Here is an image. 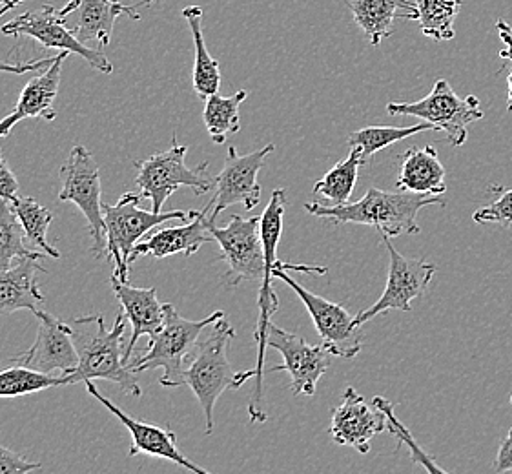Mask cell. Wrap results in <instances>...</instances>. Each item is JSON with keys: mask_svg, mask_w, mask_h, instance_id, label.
Wrapping results in <instances>:
<instances>
[{"mask_svg": "<svg viewBox=\"0 0 512 474\" xmlns=\"http://www.w3.org/2000/svg\"><path fill=\"white\" fill-rule=\"evenodd\" d=\"M155 0H143V2H139L135 8H143V6H150V4H154Z\"/></svg>", "mask_w": 512, "mask_h": 474, "instance_id": "43", "label": "cell"}, {"mask_svg": "<svg viewBox=\"0 0 512 474\" xmlns=\"http://www.w3.org/2000/svg\"><path fill=\"white\" fill-rule=\"evenodd\" d=\"M86 391H88V394H92L97 402H101V405H104L119 422L123 423L124 427L128 429V433L132 434L134 444L128 451V458H134L137 454L143 453L148 454V456L163 458L168 462H174L175 465L183 467L190 473L208 474L206 469L192 464L185 454L177 449V436L170 427L163 429V427H157L152 423L135 420L130 414L124 413L123 409H119L110 398H106L101 392L97 391L93 382H86Z\"/></svg>", "mask_w": 512, "mask_h": 474, "instance_id": "18", "label": "cell"}, {"mask_svg": "<svg viewBox=\"0 0 512 474\" xmlns=\"http://www.w3.org/2000/svg\"><path fill=\"white\" fill-rule=\"evenodd\" d=\"M268 347L283 356V363L270 372H287L294 396H314L321 376L327 372L334 354L325 345H310L305 338L270 323Z\"/></svg>", "mask_w": 512, "mask_h": 474, "instance_id": "15", "label": "cell"}, {"mask_svg": "<svg viewBox=\"0 0 512 474\" xmlns=\"http://www.w3.org/2000/svg\"><path fill=\"white\" fill-rule=\"evenodd\" d=\"M2 33L10 37H30L39 42L46 50H61V52L81 55L84 61L103 73H112V62L99 50H92L82 44L75 33L68 28V22L52 4L42 6L41 10L26 11L19 17L11 19L2 26Z\"/></svg>", "mask_w": 512, "mask_h": 474, "instance_id": "14", "label": "cell"}, {"mask_svg": "<svg viewBox=\"0 0 512 474\" xmlns=\"http://www.w3.org/2000/svg\"><path fill=\"white\" fill-rule=\"evenodd\" d=\"M164 321L152 336H148V349L134 354L128 361V369L139 372L163 369V376L159 383L172 389L181 387L183 371H185L186 358L194 351L201 334L216 321L225 318L223 310H216L205 320H185L172 303H164Z\"/></svg>", "mask_w": 512, "mask_h": 474, "instance_id": "3", "label": "cell"}, {"mask_svg": "<svg viewBox=\"0 0 512 474\" xmlns=\"http://www.w3.org/2000/svg\"><path fill=\"white\" fill-rule=\"evenodd\" d=\"M61 385H68L66 376H53L17 363L11 369L0 371V398H19Z\"/></svg>", "mask_w": 512, "mask_h": 474, "instance_id": "33", "label": "cell"}, {"mask_svg": "<svg viewBox=\"0 0 512 474\" xmlns=\"http://www.w3.org/2000/svg\"><path fill=\"white\" fill-rule=\"evenodd\" d=\"M13 210L19 217L26 239L31 245L41 248L42 252H46V256L50 258L61 259V252L53 248L46 237L53 221L52 212L42 207L37 199L28 196H21L17 201H13Z\"/></svg>", "mask_w": 512, "mask_h": 474, "instance_id": "32", "label": "cell"}, {"mask_svg": "<svg viewBox=\"0 0 512 474\" xmlns=\"http://www.w3.org/2000/svg\"><path fill=\"white\" fill-rule=\"evenodd\" d=\"M35 316L39 320L35 343L28 351L10 358L11 363L46 374L55 371H61L62 376L72 374L79 365V351L73 340L72 325L57 320L50 312L42 309Z\"/></svg>", "mask_w": 512, "mask_h": 474, "instance_id": "16", "label": "cell"}, {"mask_svg": "<svg viewBox=\"0 0 512 474\" xmlns=\"http://www.w3.org/2000/svg\"><path fill=\"white\" fill-rule=\"evenodd\" d=\"M59 13L82 44L97 42L101 48L112 41L113 24L119 15L141 21L135 6H124L119 0H72Z\"/></svg>", "mask_w": 512, "mask_h": 474, "instance_id": "19", "label": "cell"}, {"mask_svg": "<svg viewBox=\"0 0 512 474\" xmlns=\"http://www.w3.org/2000/svg\"><path fill=\"white\" fill-rule=\"evenodd\" d=\"M418 24L425 37L432 41H452L456 37L454 22L460 15L461 0H416Z\"/></svg>", "mask_w": 512, "mask_h": 474, "instance_id": "31", "label": "cell"}, {"mask_svg": "<svg viewBox=\"0 0 512 474\" xmlns=\"http://www.w3.org/2000/svg\"><path fill=\"white\" fill-rule=\"evenodd\" d=\"M354 22L372 46L389 39L396 21L418 22V6L412 0H350Z\"/></svg>", "mask_w": 512, "mask_h": 474, "instance_id": "23", "label": "cell"}, {"mask_svg": "<svg viewBox=\"0 0 512 474\" xmlns=\"http://www.w3.org/2000/svg\"><path fill=\"white\" fill-rule=\"evenodd\" d=\"M509 471H512V429H509V434L500 445L498 456L494 460V473L503 474Z\"/></svg>", "mask_w": 512, "mask_h": 474, "instance_id": "39", "label": "cell"}, {"mask_svg": "<svg viewBox=\"0 0 512 474\" xmlns=\"http://www.w3.org/2000/svg\"><path fill=\"white\" fill-rule=\"evenodd\" d=\"M186 152L188 148L177 145L174 135V143L166 152L150 155L143 161H135V183L139 186L143 199L152 201L154 212H163L168 197L181 186L192 188L195 196H205L206 192L216 186V179L208 174V161L190 168L185 163Z\"/></svg>", "mask_w": 512, "mask_h": 474, "instance_id": "8", "label": "cell"}, {"mask_svg": "<svg viewBox=\"0 0 512 474\" xmlns=\"http://www.w3.org/2000/svg\"><path fill=\"white\" fill-rule=\"evenodd\" d=\"M62 190L59 201H70L81 210L90 234L93 237L92 254L95 258H103L106 250V232H104L103 183L101 170L88 148L73 146L68 161L61 168Z\"/></svg>", "mask_w": 512, "mask_h": 474, "instance_id": "10", "label": "cell"}, {"mask_svg": "<svg viewBox=\"0 0 512 474\" xmlns=\"http://www.w3.org/2000/svg\"><path fill=\"white\" fill-rule=\"evenodd\" d=\"M0 197L8 201H17L19 199V181L15 174L11 172L10 165L6 163L2 150H0Z\"/></svg>", "mask_w": 512, "mask_h": 474, "instance_id": "37", "label": "cell"}, {"mask_svg": "<svg viewBox=\"0 0 512 474\" xmlns=\"http://www.w3.org/2000/svg\"><path fill=\"white\" fill-rule=\"evenodd\" d=\"M68 55L70 52L59 53L57 61L28 81L19 95V101L15 104L13 112L0 121V139L8 137L13 126L21 123L22 119H30V117L42 119V121L57 119L53 103L57 99L59 86H61L62 62Z\"/></svg>", "mask_w": 512, "mask_h": 474, "instance_id": "20", "label": "cell"}, {"mask_svg": "<svg viewBox=\"0 0 512 474\" xmlns=\"http://www.w3.org/2000/svg\"><path fill=\"white\" fill-rule=\"evenodd\" d=\"M507 84H509V106L512 104V72L509 75V79H507Z\"/></svg>", "mask_w": 512, "mask_h": 474, "instance_id": "42", "label": "cell"}, {"mask_svg": "<svg viewBox=\"0 0 512 474\" xmlns=\"http://www.w3.org/2000/svg\"><path fill=\"white\" fill-rule=\"evenodd\" d=\"M183 17L188 22L195 48L194 84L195 93L199 99L206 101L210 95L219 92L221 88V70L219 62L210 55L206 48L205 33H203V10L199 6H188L183 10Z\"/></svg>", "mask_w": 512, "mask_h": 474, "instance_id": "26", "label": "cell"}, {"mask_svg": "<svg viewBox=\"0 0 512 474\" xmlns=\"http://www.w3.org/2000/svg\"><path fill=\"white\" fill-rule=\"evenodd\" d=\"M143 201L141 192L123 194L117 205H103L104 232H106V250L104 258L115 263L113 276L128 281V268L132 265V252L135 245L143 239L150 230L164 225L172 219L186 221L197 212L188 210H172V212H154L143 210L139 203Z\"/></svg>", "mask_w": 512, "mask_h": 474, "instance_id": "6", "label": "cell"}, {"mask_svg": "<svg viewBox=\"0 0 512 474\" xmlns=\"http://www.w3.org/2000/svg\"><path fill=\"white\" fill-rule=\"evenodd\" d=\"M389 115H410L436 130L445 132L452 146L465 145L469 137V124L482 121V103L478 97H460L445 79H438L432 92L416 103H389Z\"/></svg>", "mask_w": 512, "mask_h": 474, "instance_id": "9", "label": "cell"}, {"mask_svg": "<svg viewBox=\"0 0 512 474\" xmlns=\"http://www.w3.org/2000/svg\"><path fill=\"white\" fill-rule=\"evenodd\" d=\"M208 216L205 210L197 212L190 223L183 227H168L157 230L152 236L139 241L132 252V263L143 256L164 259L175 254H183L186 258L197 254L208 241H214L208 228Z\"/></svg>", "mask_w": 512, "mask_h": 474, "instance_id": "22", "label": "cell"}, {"mask_svg": "<svg viewBox=\"0 0 512 474\" xmlns=\"http://www.w3.org/2000/svg\"><path fill=\"white\" fill-rule=\"evenodd\" d=\"M124 329L126 314L123 310L117 314L112 329H106L101 314L73 320V340L79 351V365L66 376L68 385L106 380L117 383L126 394L139 398L143 391L134 372L124 363Z\"/></svg>", "mask_w": 512, "mask_h": 474, "instance_id": "2", "label": "cell"}, {"mask_svg": "<svg viewBox=\"0 0 512 474\" xmlns=\"http://www.w3.org/2000/svg\"><path fill=\"white\" fill-rule=\"evenodd\" d=\"M46 272L37 259H17L10 268H0V314L31 310L37 314L44 303L37 276Z\"/></svg>", "mask_w": 512, "mask_h": 474, "instance_id": "24", "label": "cell"}, {"mask_svg": "<svg viewBox=\"0 0 512 474\" xmlns=\"http://www.w3.org/2000/svg\"><path fill=\"white\" fill-rule=\"evenodd\" d=\"M287 268L301 270L307 274H327V268L290 265V263H283L277 259L276 265L272 268V274H274V278L287 283L288 287L296 292L297 298L305 303L308 314L318 330L321 345H325L328 351L334 354V358H345V360L356 358L363 349V336L359 334V327H356V323H354L356 316H352L349 310L341 307L338 303L328 301L327 298L318 296V294L305 289L303 285H299L296 279L290 278L285 272Z\"/></svg>", "mask_w": 512, "mask_h": 474, "instance_id": "7", "label": "cell"}, {"mask_svg": "<svg viewBox=\"0 0 512 474\" xmlns=\"http://www.w3.org/2000/svg\"><path fill=\"white\" fill-rule=\"evenodd\" d=\"M381 241L389 252V278L381 298L369 309L361 310L356 314L354 323L359 329L379 314H387L389 310L410 312L412 301L425 294V290L429 289L432 278L436 274L434 263L403 256L394 248L390 237L381 236Z\"/></svg>", "mask_w": 512, "mask_h": 474, "instance_id": "12", "label": "cell"}, {"mask_svg": "<svg viewBox=\"0 0 512 474\" xmlns=\"http://www.w3.org/2000/svg\"><path fill=\"white\" fill-rule=\"evenodd\" d=\"M57 57L59 55H53V57H48V59H39V61L33 62L0 61V73H17V75H22V73L28 72H41V70H46L50 64L57 61Z\"/></svg>", "mask_w": 512, "mask_h": 474, "instance_id": "38", "label": "cell"}, {"mask_svg": "<svg viewBox=\"0 0 512 474\" xmlns=\"http://www.w3.org/2000/svg\"><path fill=\"white\" fill-rule=\"evenodd\" d=\"M511 403H512V396H511Z\"/></svg>", "mask_w": 512, "mask_h": 474, "instance_id": "45", "label": "cell"}, {"mask_svg": "<svg viewBox=\"0 0 512 474\" xmlns=\"http://www.w3.org/2000/svg\"><path fill=\"white\" fill-rule=\"evenodd\" d=\"M387 431V414L369 403L354 387H347L328 427L338 445L352 447L359 454L370 453L372 440Z\"/></svg>", "mask_w": 512, "mask_h": 474, "instance_id": "17", "label": "cell"}, {"mask_svg": "<svg viewBox=\"0 0 512 474\" xmlns=\"http://www.w3.org/2000/svg\"><path fill=\"white\" fill-rule=\"evenodd\" d=\"M445 207L441 196H425L407 190L383 192L379 188H369L367 194L356 203H345L339 207H327L321 203H305V210L310 216L323 217L332 225H367L378 230L381 236H414L420 234L418 214L423 208Z\"/></svg>", "mask_w": 512, "mask_h": 474, "instance_id": "1", "label": "cell"}, {"mask_svg": "<svg viewBox=\"0 0 512 474\" xmlns=\"http://www.w3.org/2000/svg\"><path fill=\"white\" fill-rule=\"evenodd\" d=\"M474 223L478 225H500L503 228L512 227V188L503 192L502 196L491 205L474 212Z\"/></svg>", "mask_w": 512, "mask_h": 474, "instance_id": "35", "label": "cell"}, {"mask_svg": "<svg viewBox=\"0 0 512 474\" xmlns=\"http://www.w3.org/2000/svg\"><path fill=\"white\" fill-rule=\"evenodd\" d=\"M113 292L119 299L123 312L126 314V320L132 325V338L126 343L124 349V363L128 365L130 358L134 356L135 343L141 340L143 336H152L155 330L163 325L164 305L157 299V289H139L130 285L128 281H121L117 276L110 279Z\"/></svg>", "mask_w": 512, "mask_h": 474, "instance_id": "21", "label": "cell"}, {"mask_svg": "<svg viewBox=\"0 0 512 474\" xmlns=\"http://www.w3.org/2000/svg\"><path fill=\"white\" fill-rule=\"evenodd\" d=\"M276 146L267 145L252 154H237L236 146L228 148L223 170L216 177V196L205 207L210 223L232 205H243L245 210H254L261 203V185L257 181L259 172L265 168L268 155Z\"/></svg>", "mask_w": 512, "mask_h": 474, "instance_id": "13", "label": "cell"}, {"mask_svg": "<svg viewBox=\"0 0 512 474\" xmlns=\"http://www.w3.org/2000/svg\"><path fill=\"white\" fill-rule=\"evenodd\" d=\"M26 234L22 228L19 217L13 210V203L0 197V268H10L17 259H39L46 256V252H33L24 247Z\"/></svg>", "mask_w": 512, "mask_h": 474, "instance_id": "30", "label": "cell"}, {"mask_svg": "<svg viewBox=\"0 0 512 474\" xmlns=\"http://www.w3.org/2000/svg\"><path fill=\"white\" fill-rule=\"evenodd\" d=\"M372 403H374L376 407H379L381 411H385V414H387V433L394 434V436L398 438L400 445L409 447L410 456H412V460H414L416 464L423 465L429 473H447L443 467H440V465L432 460L429 454L421 449L418 442L414 440V436L410 434L409 429L396 418V414H394V411H396V403L387 402V400L381 398V396H376V398L372 400Z\"/></svg>", "mask_w": 512, "mask_h": 474, "instance_id": "34", "label": "cell"}, {"mask_svg": "<svg viewBox=\"0 0 512 474\" xmlns=\"http://www.w3.org/2000/svg\"><path fill=\"white\" fill-rule=\"evenodd\" d=\"M41 464H31L21 454L13 453L8 447L0 445V474H24L39 471Z\"/></svg>", "mask_w": 512, "mask_h": 474, "instance_id": "36", "label": "cell"}, {"mask_svg": "<svg viewBox=\"0 0 512 474\" xmlns=\"http://www.w3.org/2000/svg\"><path fill=\"white\" fill-rule=\"evenodd\" d=\"M21 2H24V0H0V4L4 6V8H0V17L6 15V13L13 10V8H17Z\"/></svg>", "mask_w": 512, "mask_h": 474, "instance_id": "41", "label": "cell"}, {"mask_svg": "<svg viewBox=\"0 0 512 474\" xmlns=\"http://www.w3.org/2000/svg\"><path fill=\"white\" fill-rule=\"evenodd\" d=\"M287 208V192L283 188H277L272 192V197L268 201V207L265 208L261 216V239H263V248H265V258H267V270L265 276L261 279L259 287V298H257V307H259V320H257L254 340L257 343V363L252 369V376L256 380V387L252 392V398L248 403V416L250 422H267V414L263 411V374H265V351H267L268 327L272 323V314H276L279 309V299H277L276 290L272 287V268L277 261V245L283 232V216Z\"/></svg>", "mask_w": 512, "mask_h": 474, "instance_id": "5", "label": "cell"}, {"mask_svg": "<svg viewBox=\"0 0 512 474\" xmlns=\"http://www.w3.org/2000/svg\"><path fill=\"white\" fill-rule=\"evenodd\" d=\"M507 110H509V112H512V104L511 106H507Z\"/></svg>", "mask_w": 512, "mask_h": 474, "instance_id": "44", "label": "cell"}, {"mask_svg": "<svg viewBox=\"0 0 512 474\" xmlns=\"http://www.w3.org/2000/svg\"><path fill=\"white\" fill-rule=\"evenodd\" d=\"M365 165L358 150L350 148V154L345 161H339L338 165L330 168L325 176L316 181L312 188V194L323 199V205L327 207H339L349 203L352 192L358 183L359 168Z\"/></svg>", "mask_w": 512, "mask_h": 474, "instance_id": "27", "label": "cell"}, {"mask_svg": "<svg viewBox=\"0 0 512 474\" xmlns=\"http://www.w3.org/2000/svg\"><path fill=\"white\" fill-rule=\"evenodd\" d=\"M427 130H436L431 123L414 124V126H367L361 128L358 132L350 134V148L358 150L361 159L365 165L369 163L370 157L378 154L379 150L394 145L403 139H409L412 135L427 132Z\"/></svg>", "mask_w": 512, "mask_h": 474, "instance_id": "29", "label": "cell"}, {"mask_svg": "<svg viewBox=\"0 0 512 474\" xmlns=\"http://www.w3.org/2000/svg\"><path fill=\"white\" fill-rule=\"evenodd\" d=\"M246 97H248V92L239 90L228 97H223L217 92L206 99L203 121H205L208 134L216 145H223L228 135L239 132V128H241L239 106L243 104Z\"/></svg>", "mask_w": 512, "mask_h": 474, "instance_id": "28", "label": "cell"}, {"mask_svg": "<svg viewBox=\"0 0 512 474\" xmlns=\"http://www.w3.org/2000/svg\"><path fill=\"white\" fill-rule=\"evenodd\" d=\"M210 223V221H208ZM210 234L221 247L219 259L225 261V281L230 287H239L243 281L263 279L267 258L261 239V217H230L226 227L210 223Z\"/></svg>", "mask_w": 512, "mask_h": 474, "instance_id": "11", "label": "cell"}, {"mask_svg": "<svg viewBox=\"0 0 512 474\" xmlns=\"http://www.w3.org/2000/svg\"><path fill=\"white\" fill-rule=\"evenodd\" d=\"M496 30L500 33V39L503 42V50L500 52V57L505 61L512 62V28L511 24L503 19L496 21Z\"/></svg>", "mask_w": 512, "mask_h": 474, "instance_id": "40", "label": "cell"}, {"mask_svg": "<svg viewBox=\"0 0 512 474\" xmlns=\"http://www.w3.org/2000/svg\"><path fill=\"white\" fill-rule=\"evenodd\" d=\"M398 188L425 196H443L447 192L445 168L434 146L405 150L400 159Z\"/></svg>", "mask_w": 512, "mask_h": 474, "instance_id": "25", "label": "cell"}, {"mask_svg": "<svg viewBox=\"0 0 512 474\" xmlns=\"http://www.w3.org/2000/svg\"><path fill=\"white\" fill-rule=\"evenodd\" d=\"M236 338V330L226 318L210 325L205 340L197 341L194 351L186 358L183 383L194 391L203 409L206 434L214 433V409L223 392L241 389L237 382L239 372L228 361V347Z\"/></svg>", "mask_w": 512, "mask_h": 474, "instance_id": "4", "label": "cell"}]
</instances>
